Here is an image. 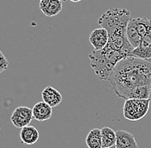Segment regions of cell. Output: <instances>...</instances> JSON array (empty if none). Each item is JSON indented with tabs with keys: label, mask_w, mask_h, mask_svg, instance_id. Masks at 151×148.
Instances as JSON below:
<instances>
[{
	"label": "cell",
	"mask_w": 151,
	"mask_h": 148,
	"mask_svg": "<svg viewBox=\"0 0 151 148\" xmlns=\"http://www.w3.org/2000/svg\"><path fill=\"white\" fill-rule=\"evenodd\" d=\"M131 19V12L128 9L119 8L108 9L98 19L101 28L107 31V45L121 50L130 56L134 48L127 39L126 31Z\"/></svg>",
	"instance_id": "7a4b0ae2"
},
{
	"label": "cell",
	"mask_w": 151,
	"mask_h": 148,
	"mask_svg": "<svg viewBox=\"0 0 151 148\" xmlns=\"http://www.w3.org/2000/svg\"><path fill=\"white\" fill-rule=\"evenodd\" d=\"M150 99H127L124 104L123 113L125 119L132 122L141 120L149 112Z\"/></svg>",
	"instance_id": "277c9868"
},
{
	"label": "cell",
	"mask_w": 151,
	"mask_h": 148,
	"mask_svg": "<svg viewBox=\"0 0 151 148\" xmlns=\"http://www.w3.org/2000/svg\"><path fill=\"white\" fill-rule=\"evenodd\" d=\"M60 1H62V2H65L66 0H60Z\"/></svg>",
	"instance_id": "ac0fdd59"
},
{
	"label": "cell",
	"mask_w": 151,
	"mask_h": 148,
	"mask_svg": "<svg viewBox=\"0 0 151 148\" xmlns=\"http://www.w3.org/2000/svg\"><path fill=\"white\" fill-rule=\"evenodd\" d=\"M20 138L22 140V143L30 146L37 142L40 138V134L36 128H35L34 126L28 125L21 129Z\"/></svg>",
	"instance_id": "8fae6325"
},
{
	"label": "cell",
	"mask_w": 151,
	"mask_h": 148,
	"mask_svg": "<svg viewBox=\"0 0 151 148\" xmlns=\"http://www.w3.org/2000/svg\"><path fill=\"white\" fill-rule=\"evenodd\" d=\"M107 148H116V147H115V146H113V147H107Z\"/></svg>",
	"instance_id": "e0dca14e"
},
{
	"label": "cell",
	"mask_w": 151,
	"mask_h": 148,
	"mask_svg": "<svg viewBox=\"0 0 151 148\" xmlns=\"http://www.w3.org/2000/svg\"><path fill=\"white\" fill-rule=\"evenodd\" d=\"M89 42L94 48V51L103 49L108 43V34L103 28L94 29L89 35Z\"/></svg>",
	"instance_id": "8992f818"
},
{
	"label": "cell",
	"mask_w": 151,
	"mask_h": 148,
	"mask_svg": "<svg viewBox=\"0 0 151 148\" xmlns=\"http://www.w3.org/2000/svg\"><path fill=\"white\" fill-rule=\"evenodd\" d=\"M86 145L88 148H102L101 130L97 128L90 130L86 137Z\"/></svg>",
	"instance_id": "7c38bea8"
},
{
	"label": "cell",
	"mask_w": 151,
	"mask_h": 148,
	"mask_svg": "<svg viewBox=\"0 0 151 148\" xmlns=\"http://www.w3.org/2000/svg\"><path fill=\"white\" fill-rule=\"evenodd\" d=\"M40 9L48 17L56 16L63 9V2L60 0H42L40 2Z\"/></svg>",
	"instance_id": "52a82bcc"
},
{
	"label": "cell",
	"mask_w": 151,
	"mask_h": 148,
	"mask_svg": "<svg viewBox=\"0 0 151 148\" xmlns=\"http://www.w3.org/2000/svg\"><path fill=\"white\" fill-rule=\"evenodd\" d=\"M108 81L116 95L127 100L136 87L151 86V61L128 56L118 63Z\"/></svg>",
	"instance_id": "6da1fadb"
},
{
	"label": "cell",
	"mask_w": 151,
	"mask_h": 148,
	"mask_svg": "<svg viewBox=\"0 0 151 148\" xmlns=\"http://www.w3.org/2000/svg\"><path fill=\"white\" fill-rule=\"evenodd\" d=\"M42 99L47 104H49L52 108L59 105V104L63 100L62 94L57 89L51 86H47L41 93Z\"/></svg>",
	"instance_id": "30bf717a"
},
{
	"label": "cell",
	"mask_w": 151,
	"mask_h": 148,
	"mask_svg": "<svg viewBox=\"0 0 151 148\" xmlns=\"http://www.w3.org/2000/svg\"><path fill=\"white\" fill-rule=\"evenodd\" d=\"M69 1H71V2H74V3H77V2H80L82 0H69Z\"/></svg>",
	"instance_id": "2e32d148"
},
{
	"label": "cell",
	"mask_w": 151,
	"mask_h": 148,
	"mask_svg": "<svg viewBox=\"0 0 151 148\" xmlns=\"http://www.w3.org/2000/svg\"><path fill=\"white\" fill-rule=\"evenodd\" d=\"M33 118L32 109L27 106H19L13 111L10 121L16 128L22 129V128L28 126Z\"/></svg>",
	"instance_id": "5b68a950"
},
{
	"label": "cell",
	"mask_w": 151,
	"mask_h": 148,
	"mask_svg": "<svg viewBox=\"0 0 151 148\" xmlns=\"http://www.w3.org/2000/svg\"><path fill=\"white\" fill-rule=\"evenodd\" d=\"M101 142L102 148L111 147L116 144V132L109 127L101 129Z\"/></svg>",
	"instance_id": "5bb4252c"
},
{
	"label": "cell",
	"mask_w": 151,
	"mask_h": 148,
	"mask_svg": "<svg viewBox=\"0 0 151 148\" xmlns=\"http://www.w3.org/2000/svg\"><path fill=\"white\" fill-rule=\"evenodd\" d=\"M116 148H138L134 135L125 130L116 131Z\"/></svg>",
	"instance_id": "ba28073f"
},
{
	"label": "cell",
	"mask_w": 151,
	"mask_h": 148,
	"mask_svg": "<svg viewBox=\"0 0 151 148\" xmlns=\"http://www.w3.org/2000/svg\"><path fill=\"white\" fill-rule=\"evenodd\" d=\"M32 111H33L34 118L39 122H45L49 120L52 116V108L44 101L35 104Z\"/></svg>",
	"instance_id": "9c48e42d"
},
{
	"label": "cell",
	"mask_w": 151,
	"mask_h": 148,
	"mask_svg": "<svg viewBox=\"0 0 151 148\" xmlns=\"http://www.w3.org/2000/svg\"><path fill=\"white\" fill-rule=\"evenodd\" d=\"M40 1H42V0H40Z\"/></svg>",
	"instance_id": "d6986e66"
},
{
	"label": "cell",
	"mask_w": 151,
	"mask_h": 148,
	"mask_svg": "<svg viewBox=\"0 0 151 148\" xmlns=\"http://www.w3.org/2000/svg\"><path fill=\"white\" fill-rule=\"evenodd\" d=\"M131 56L151 61V45L145 41H142L138 46L133 49Z\"/></svg>",
	"instance_id": "4fadbf2b"
},
{
	"label": "cell",
	"mask_w": 151,
	"mask_h": 148,
	"mask_svg": "<svg viewBox=\"0 0 151 148\" xmlns=\"http://www.w3.org/2000/svg\"><path fill=\"white\" fill-rule=\"evenodd\" d=\"M130 56L121 50L106 45L103 49L94 51L89 55L90 66L101 81H108L119 62Z\"/></svg>",
	"instance_id": "3957f363"
},
{
	"label": "cell",
	"mask_w": 151,
	"mask_h": 148,
	"mask_svg": "<svg viewBox=\"0 0 151 148\" xmlns=\"http://www.w3.org/2000/svg\"><path fill=\"white\" fill-rule=\"evenodd\" d=\"M9 69V61L4 54L0 51V74Z\"/></svg>",
	"instance_id": "9a60e30c"
}]
</instances>
